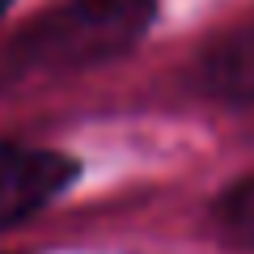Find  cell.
Returning a JSON list of instances; mask_svg holds the SVG:
<instances>
[{
  "label": "cell",
  "instance_id": "5b68a950",
  "mask_svg": "<svg viewBox=\"0 0 254 254\" xmlns=\"http://www.w3.org/2000/svg\"><path fill=\"white\" fill-rule=\"evenodd\" d=\"M9 4H13V0H0V17H4V13H9Z\"/></svg>",
  "mask_w": 254,
  "mask_h": 254
},
{
  "label": "cell",
  "instance_id": "7a4b0ae2",
  "mask_svg": "<svg viewBox=\"0 0 254 254\" xmlns=\"http://www.w3.org/2000/svg\"><path fill=\"white\" fill-rule=\"evenodd\" d=\"M81 165L68 153L30 144H0V229H13L43 212L76 182Z\"/></svg>",
  "mask_w": 254,
  "mask_h": 254
},
{
  "label": "cell",
  "instance_id": "277c9868",
  "mask_svg": "<svg viewBox=\"0 0 254 254\" xmlns=\"http://www.w3.org/2000/svg\"><path fill=\"white\" fill-rule=\"evenodd\" d=\"M216 229L229 246H254V174L220 195L216 203Z\"/></svg>",
  "mask_w": 254,
  "mask_h": 254
},
{
  "label": "cell",
  "instance_id": "3957f363",
  "mask_svg": "<svg viewBox=\"0 0 254 254\" xmlns=\"http://www.w3.org/2000/svg\"><path fill=\"white\" fill-rule=\"evenodd\" d=\"M195 81L208 98L233 102V106H254V26L216 38L199 55Z\"/></svg>",
  "mask_w": 254,
  "mask_h": 254
},
{
  "label": "cell",
  "instance_id": "6da1fadb",
  "mask_svg": "<svg viewBox=\"0 0 254 254\" xmlns=\"http://www.w3.org/2000/svg\"><path fill=\"white\" fill-rule=\"evenodd\" d=\"M153 17L157 0H60L17 38V60L34 72H81L131 51Z\"/></svg>",
  "mask_w": 254,
  "mask_h": 254
}]
</instances>
